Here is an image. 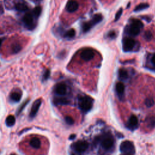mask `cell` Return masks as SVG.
Returning <instances> with one entry per match:
<instances>
[{"mask_svg": "<svg viewBox=\"0 0 155 155\" xmlns=\"http://www.w3.org/2000/svg\"><path fill=\"white\" fill-rule=\"evenodd\" d=\"M78 104L82 111L87 112L92 108L93 100L88 96H80L78 98Z\"/></svg>", "mask_w": 155, "mask_h": 155, "instance_id": "obj_1", "label": "cell"}, {"mask_svg": "<svg viewBox=\"0 0 155 155\" xmlns=\"http://www.w3.org/2000/svg\"><path fill=\"white\" fill-rule=\"evenodd\" d=\"M144 26L143 23L140 20L133 19H132L131 24L129 27L128 33L131 36L135 37L138 35L140 32V29Z\"/></svg>", "mask_w": 155, "mask_h": 155, "instance_id": "obj_2", "label": "cell"}, {"mask_svg": "<svg viewBox=\"0 0 155 155\" xmlns=\"http://www.w3.org/2000/svg\"><path fill=\"white\" fill-rule=\"evenodd\" d=\"M120 151L121 153L127 154H133L135 153V147L133 144L129 140H125L121 143L120 145Z\"/></svg>", "mask_w": 155, "mask_h": 155, "instance_id": "obj_3", "label": "cell"}, {"mask_svg": "<svg viewBox=\"0 0 155 155\" xmlns=\"http://www.w3.org/2000/svg\"><path fill=\"white\" fill-rule=\"evenodd\" d=\"M73 149L78 153H82L85 152L89 148V144L85 140H80L74 143L72 145Z\"/></svg>", "mask_w": 155, "mask_h": 155, "instance_id": "obj_4", "label": "cell"}, {"mask_svg": "<svg viewBox=\"0 0 155 155\" xmlns=\"http://www.w3.org/2000/svg\"><path fill=\"white\" fill-rule=\"evenodd\" d=\"M101 144L104 149L109 150L114 144V139L110 135L105 136L101 140Z\"/></svg>", "mask_w": 155, "mask_h": 155, "instance_id": "obj_5", "label": "cell"}, {"mask_svg": "<svg viewBox=\"0 0 155 155\" xmlns=\"http://www.w3.org/2000/svg\"><path fill=\"white\" fill-rule=\"evenodd\" d=\"M136 45V41L130 38H125L123 41V48L126 52L130 51Z\"/></svg>", "mask_w": 155, "mask_h": 155, "instance_id": "obj_6", "label": "cell"}, {"mask_svg": "<svg viewBox=\"0 0 155 155\" xmlns=\"http://www.w3.org/2000/svg\"><path fill=\"white\" fill-rule=\"evenodd\" d=\"M95 56V52L91 48H87L84 50L81 53V58L86 61H89L92 60Z\"/></svg>", "mask_w": 155, "mask_h": 155, "instance_id": "obj_7", "label": "cell"}, {"mask_svg": "<svg viewBox=\"0 0 155 155\" xmlns=\"http://www.w3.org/2000/svg\"><path fill=\"white\" fill-rule=\"evenodd\" d=\"M33 17L34 15L32 13H27L23 17V22L26 26L29 29L33 27Z\"/></svg>", "mask_w": 155, "mask_h": 155, "instance_id": "obj_8", "label": "cell"}, {"mask_svg": "<svg viewBox=\"0 0 155 155\" xmlns=\"http://www.w3.org/2000/svg\"><path fill=\"white\" fill-rule=\"evenodd\" d=\"M41 103H42V101L41 99H38L34 102V103L32 105V107L30 115H29L30 118H33L35 116H36V115L37 114V113L39 109Z\"/></svg>", "mask_w": 155, "mask_h": 155, "instance_id": "obj_9", "label": "cell"}, {"mask_svg": "<svg viewBox=\"0 0 155 155\" xmlns=\"http://www.w3.org/2000/svg\"><path fill=\"white\" fill-rule=\"evenodd\" d=\"M79 8V4L75 0H70L67 3L66 10L70 13H73L76 11Z\"/></svg>", "mask_w": 155, "mask_h": 155, "instance_id": "obj_10", "label": "cell"}, {"mask_svg": "<svg viewBox=\"0 0 155 155\" xmlns=\"http://www.w3.org/2000/svg\"><path fill=\"white\" fill-rule=\"evenodd\" d=\"M55 91L58 95L64 96L67 93V86L64 83H60L56 85Z\"/></svg>", "mask_w": 155, "mask_h": 155, "instance_id": "obj_11", "label": "cell"}, {"mask_svg": "<svg viewBox=\"0 0 155 155\" xmlns=\"http://www.w3.org/2000/svg\"><path fill=\"white\" fill-rule=\"evenodd\" d=\"M138 124V119L135 115H131L129 119V127L131 130H135L137 128Z\"/></svg>", "mask_w": 155, "mask_h": 155, "instance_id": "obj_12", "label": "cell"}, {"mask_svg": "<svg viewBox=\"0 0 155 155\" xmlns=\"http://www.w3.org/2000/svg\"><path fill=\"white\" fill-rule=\"evenodd\" d=\"M15 9L18 12H26L28 10L29 8H28V6L26 4V2L22 1L21 2L19 1L15 4Z\"/></svg>", "mask_w": 155, "mask_h": 155, "instance_id": "obj_13", "label": "cell"}, {"mask_svg": "<svg viewBox=\"0 0 155 155\" xmlns=\"http://www.w3.org/2000/svg\"><path fill=\"white\" fill-rule=\"evenodd\" d=\"M125 87L124 84L122 82H118L116 85V93L119 97H122L124 94Z\"/></svg>", "mask_w": 155, "mask_h": 155, "instance_id": "obj_14", "label": "cell"}, {"mask_svg": "<svg viewBox=\"0 0 155 155\" xmlns=\"http://www.w3.org/2000/svg\"><path fill=\"white\" fill-rule=\"evenodd\" d=\"M30 145L35 149H38L40 148L41 143L40 139L37 137L33 138L30 141Z\"/></svg>", "mask_w": 155, "mask_h": 155, "instance_id": "obj_15", "label": "cell"}, {"mask_svg": "<svg viewBox=\"0 0 155 155\" xmlns=\"http://www.w3.org/2000/svg\"><path fill=\"white\" fill-rule=\"evenodd\" d=\"M53 102H54V104L55 105H68L70 103V101L65 98H55V99L53 101Z\"/></svg>", "mask_w": 155, "mask_h": 155, "instance_id": "obj_16", "label": "cell"}, {"mask_svg": "<svg viewBox=\"0 0 155 155\" xmlns=\"http://www.w3.org/2000/svg\"><path fill=\"white\" fill-rule=\"evenodd\" d=\"M22 94L20 92H13L10 95V100L13 102H19L21 99Z\"/></svg>", "mask_w": 155, "mask_h": 155, "instance_id": "obj_17", "label": "cell"}, {"mask_svg": "<svg viewBox=\"0 0 155 155\" xmlns=\"http://www.w3.org/2000/svg\"><path fill=\"white\" fill-rule=\"evenodd\" d=\"M102 18H102V16L101 14H96V15H95V16L93 17L92 19L90 21L94 26L96 24L100 23L102 20Z\"/></svg>", "mask_w": 155, "mask_h": 155, "instance_id": "obj_18", "label": "cell"}, {"mask_svg": "<svg viewBox=\"0 0 155 155\" xmlns=\"http://www.w3.org/2000/svg\"><path fill=\"white\" fill-rule=\"evenodd\" d=\"M119 78L121 80H125L128 78V72L124 69H121L119 70Z\"/></svg>", "mask_w": 155, "mask_h": 155, "instance_id": "obj_19", "label": "cell"}, {"mask_svg": "<svg viewBox=\"0 0 155 155\" xmlns=\"http://www.w3.org/2000/svg\"><path fill=\"white\" fill-rule=\"evenodd\" d=\"M15 123V118L13 115H9L6 119V124L8 127H12Z\"/></svg>", "mask_w": 155, "mask_h": 155, "instance_id": "obj_20", "label": "cell"}, {"mask_svg": "<svg viewBox=\"0 0 155 155\" xmlns=\"http://www.w3.org/2000/svg\"><path fill=\"white\" fill-rule=\"evenodd\" d=\"M93 25L92 24V23H91V21H88V22H86V23H83L82 26L83 32L84 33L87 32L91 29V28L93 27Z\"/></svg>", "mask_w": 155, "mask_h": 155, "instance_id": "obj_21", "label": "cell"}, {"mask_svg": "<svg viewBox=\"0 0 155 155\" xmlns=\"http://www.w3.org/2000/svg\"><path fill=\"white\" fill-rule=\"evenodd\" d=\"M145 122H147V127L153 128L155 127V117L151 116L146 119Z\"/></svg>", "mask_w": 155, "mask_h": 155, "instance_id": "obj_22", "label": "cell"}, {"mask_svg": "<svg viewBox=\"0 0 155 155\" xmlns=\"http://www.w3.org/2000/svg\"><path fill=\"white\" fill-rule=\"evenodd\" d=\"M149 8V4L148 3H141L136 7L135 9H134V12H139Z\"/></svg>", "mask_w": 155, "mask_h": 155, "instance_id": "obj_23", "label": "cell"}, {"mask_svg": "<svg viewBox=\"0 0 155 155\" xmlns=\"http://www.w3.org/2000/svg\"><path fill=\"white\" fill-rule=\"evenodd\" d=\"M21 50V46L18 43L14 44L12 47V52L13 53L16 54L18 53Z\"/></svg>", "mask_w": 155, "mask_h": 155, "instance_id": "obj_24", "label": "cell"}, {"mask_svg": "<svg viewBox=\"0 0 155 155\" xmlns=\"http://www.w3.org/2000/svg\"><path fill=\"white\" fill-rule=\"evenodd\" d=\"M41 12H42V8H41L40 6H37L33 9V15H34L35 17L38 18L40 16Z\"/></svg>", "mask_w": 155, "mask_h": 155, "instance_id": "obj_25", "label": "cell"}, {"mask_svg": "<svg viewBox=\"0 0 155 155\" xmlns=\"http://www.w3.org/2000/svg\"><path fill=\"white\" fill-rule=\"evenodd\" d=\"M75 30L73 29H70L64 35V37L67 38H72L75 36Z\"/></svg>", "mask_w": 155, "mask_h": 155, "instance_id": "obj_26", "label": "cell"}, {"mask_svg": "<svg viewBox=\"0 0 155 155\" xmlns=\"http://www.w3.org/2000/svg\"><path fill=\"white\" fill-rule=\"evenodd\" d=\"M145 104L147 107H152L154 104V101L153 98H148L145 101Z\"/></svg>", "mask_w": 155, "mask_h": 155, "instance_id": "obj_27", "label": "cell"}, {"mask_svg": "<svg viewBox=\"0 0 155 155\" xmlns=\"http://www.w3.org/2000/svg\"><path fill=\"white\" fill-rule=\"evenodd\" d=\"M152 37H153V35H152V33L150 31H146L144 33V38L147 40V41H150L152 38Z\"/></svg>", "mask_w": 155, "mask_h": 155, "instance_id": "obj_28", "label": "cell"}, {"mask_svg": "<svg viewBox=\"0 0 155 155\" xmlns=\"http://www.w3.org/2000/svg\"><path fill=\"white\" fill-rule=\"evenodd\" d=\"M65 121H66V123L68 125H73L74 124V120H73V119L71 116H66Z\"/></svg>", "mask_w": 155, "mask_h": 155, "instance_id": "obj_29", "label": "cell"}, {"mask_svg": "<svg viewBox=\"0 0 155 155\" xmlns=\"http://www.w3.org/2000/svg\"><path fill=\"white\" fill-rule=\"evenodd\" d=\"M50 75H51V72H50V70H49L48 69L46 70V71L44 72V75H43V81H46V80H47L49 78V77H50Z\"/></svg>", "mask_w": 155, "mask_h": 155, "instance_id": "obj_30", "label": "cell"}, {"mask_svg": "<svg viewBox=\"0 0 155 155\" xmlns=\"http://www.w3.org/2000/svg\"><path fill=\"white\" fill-rule=\"evenodd\" d=\"M122 12H123V9H122V8H121L120 9H119V10L117 12V13H116V15H115V21H118L119 18H121V15H122Z\"/></svg>", "mask_w": 155, "mask_h": 155, "instance_id": "obj_31", "label": "cell"}, {"mask_svg": "<svg viewBox=\"0 0 155 155\" xmlns=\"http://www.w3.org/2000/svg\"><path fill=\"white\" fill-rule=\"evenodd\" d=\"M108 36L110 38L113 39V38H115L116 37V33L114 31H111V32H109V33L108 35Z\"/></svg>", "mask_w": 155, "mask_h": 155, "instance_id": "obj_32", "label": "cell"}, {"mask_svg": "<svg viewBox=\"0 0 155 155\" xmlns=\"http://www.w3.org/2000/svg\"><path fill=\"white\" fill-rule=\"evenodd\" d=\"M27 103H28V101H26V102L21 105V107H19V110H18V113H20L23 111V110L24 109V108L25 107L26 105L27 104Z\"/></svg>", "mask_w": 155, "mask_h": 155, "instance_id": "obj_33", "label": "cell"}, {"mask_svg": "<svg viewBox=\"0 0 155 155\" xmlns=\"http://www.w3.org/2000/svg\"><path fill=\"white\" fill-rule=\"evenodd\" d=\"M152 64L153 65L155 66V53L152 56Z\"/></svg>", "mask_w": 155, "mask_h": 155, "instance_id": "obj_34", "label": "cell"}, {"mask_svg": "<svg viewBox=\"0 0 155 155\" xmlns=\"http://www.w3.org/2000/svg\"><path fill=\"white\" fill-rule=\"evenodd\" d=\"M75 138H76V135H72L71 136H70L69 139H70V140H73Z\"/></svg>", "mask_w": 155, "mask_h": 155, "instance_id": "obj_35", "label": "cell"}, {"mask_svg": "<svg viewBox=\"0 0 155 155\" xmlns=\"http://www.w3.org/2000/svg\"><path fill=\"white\" fill-rule=\"evenodd\" d=\"M4 38H0V47H1V46L2 43H3V42L4 41Z\"/></svg>", "mask_w": 155, "mask_h": 155, "instance_id": "obj_36", "label": "cell"}]
</instances>
